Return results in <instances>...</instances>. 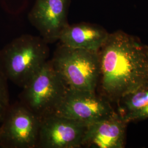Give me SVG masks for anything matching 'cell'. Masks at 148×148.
<instances>
[{"instance_id":"cell-12","label":"cell","mask_w":148,"mask_h":148,"mask_svg":"<svg viewBox=\"0 0 148 148\" xmlns=\"http://www.w3.org/2000/svg\"><path fill=\"white\" fill-rule=\"evenodd\" d=\"M7 79L0 67V121L2 120L10 106Z\"/></svg>"},{"instance_id":"cell-3","label":"cell","mask_w":148,"mask_h":148,"mask_svg":"<svg viewBox=\"0 0 148 148\" xmlns=\"http://www.w3.org/2000/svg\"><path fill=\"white\" fill-rule=\"evenodd\" d=\"M69 88L95 92L100 76L98 52L60 44L51 60Z\"/></svg>"},{"instance_id":"cell-5","label":"cell","mask_w":148,"mask_h":148,"mask_svg":"<svg viewBox=\"0 0 148 148\" xmlns=\"http://www.w3.org/2000/svg\"><path fill=\"white\" fill-rule=\"evenodd\" d=\"M41 120L21 103L10 106L0 127L1 147L36 148Z\"/></svg>"},{"instance_id":"cell-7","label":"cell","mask_w":148,"mask_h":148,"mask_svg":"<svg viewBox=\"0 0 148 148\" xmlns=\"http://www.w3.org/2000/svg\"><path fill=\"white\" fill-rule=\"evenodd\" d=\"M88 126L56 114L48 115L41 120L36 148H81Z\"/></svg>"},{"instance_id":"cell-2","label":"cell","mask_w":148,"mask_h":148,"mask_svg":"<svg viewBox=\"0 0 148 148\" xmlns=\"http://www.w3.org/2000/svg\"><path fill=\"white\" fill-rule=\"evenodd\" d=\"M48 43L41 37L23 35L0 52V67L7 79L23 88L48 60Z\"/></svg>"},{"instance_id":"cell-9","label":"cell","mask_w":148,"mask_h":148,"mask_svg":"<svg viewBox=\"0 0 148 148\" xmlns=\"http://www.w3.org/2000/svg\"><path fill=\"white\" fill-rule=\"evenodd\" d=\"M127 123L116 112L88 126L82 147L123 148L125 146Z\"/></svg>"},{"instance_id":"cell-10","label":"cell","mask_w":148,"mask_h":148,"mask_svg":"<svg viewBox=\"0 0 148 148\" xmlns=\"http://www.w3.org/2000/svg\"><path fill=\"white\" fill-rule=\"evenodd\" d=\"M109 33L98 25L87 23L68 24L62 32L59 41L69 47L98 52Z\"/></svg>"},{"instance_id":"cell-4","label":"cell","mask_w":148,"mask_h":148,"mask_svg":"<svg viewBox=\"0 0 148 148\" xmlns=\"http://www.w3.org/2000/svg\"><path fill=\"white\" fill-rule=\"evenodd\" d=\"M23 88L21 103L42 119L54 113L69 87L48 60Z\"/></svg>"},{"instance_id":"cell-8","label":"cell","mask_w":148,"mask_h":148,"mask_svg":"<svg viewBox=\"0 0 148 148\" xmlns=\"http://www.w3.org/2000/svg\"><path fill=\"white\" fill-rule=\"evenodd\" d=\"M70 0H36L29 20L47 42L58 41L69 23Z\"/></svg>"},{"instance_id":"cell-1","label":"cell","mask_w":148,"mask_h":148,"mask_svg":"<svg viewBox=\"0 0 148 148\" xmlns=\"http://www.w3.org/2000/svg\"><path fill=\"white\" fill-rule=\"evenodd\" d=\"M101 95L109 101L148 83V46L121 30L109 33L98 51Z\"/></svg>"},{"instance_id":"cell-6","label":"cell","mask_w":148,"mask_h":148,"mask_svg":"<svg viewBox=\"0 0 148 148\" xmlns=\"http://www.w3.org/2000/svg\"><path fill=\"white\" fill-rule=\"evenodd\" d=\"M115 113L110 101L95 91L69 88L54 114L89 125Z\"/></svg>"},{"instance_id":"cell-11","label":"cell","mask_w":148,"mask_h":148,"mask_svg":"<svg viewBox=\"0 0 148 148\" xmlns=\"http://www.w3.org/2000/svg\"><path fill=\"white\" fill-rule=\"evenodd\" d=\"M119 114L127 123L148 119V83L122 97Z\"/></svg>"}]
</instances>
